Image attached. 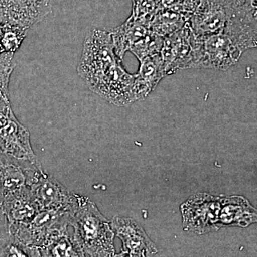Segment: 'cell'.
<instances>
[{"instance_id":"8","label":"cell","mask_w":257,"mask_h":257,"mask_svg":"<svg viewBox=\"0 0 257 257\" xmlns=\"http://www.w3.org/2000/svg\"><path fill=\"white\" fill-rule=\"evenodd\" d=\"M45 173L40 161L17 158L0 151V195L30 187Z\"/></svg>"},{"instance_id":"23","label":"cell","mask_w":257,"mask_h":257,"mask_svg":"<svg viewBox=\"0 0 257 257\" xmlns=\"http://www.w3.org/2000/svg\"><path fill=\"white\" fill-rule=\"evenodd\" d=\"M164 3L169 5H183L186 11L192 13L197 8L200 0H163Z\"/></svg>"},{"instance_id":"7","label":"cell","mask_w":257,"mask_h":257,"mask_svg":"<svg viewBox=\"0 0 257 257\" xmlns=\"http://www.w3.org/2000/svg\"><path fill=\"white\" fill-rule=\"evenodd\" d=\"M29 187L40 210L73 214L78 207L80 196L45 172Z\"/></svg>"},{"instance_id":"12","label":"cell","mask_w":257,"mask_h":257,"mask_svg":"<svg viewBox=\"0 0 257 257\" xmlns=\"http://www.w3.org/2000/svg\"><path fill=\"white\" fill-rule=\"evenodd\" d=\"M243 52L257 48V0H246L236 7L224 30Z\"/></svg>"},{"instance_id":"22","label":"cell","mask_w":257,"mask_h":257,"mask_svg":"<svg viewBox=\"0 0 257 257\" xmlns=\"http://www.w3.org/2000/svg\"><path fill=\"white\" fill-rule=\"evenodd\" d=\"M163 5V0H133L131 16L149 27L152 18Z\"/></svg>"},{"instance_id":"24","label":"cell","mask_w":257,"mask_h":257,"mask_svg":"<svg viewBox=\"0 0 257 257\" xmlns=\"http://www.w3.org/2000/svg\"><path fill=\"white\" fill-rule=\"evenodd\" d=\"M7 223L6 217H5V214H3V211L0 209V231L4 227L5 224Z\"/></svg>"},{"instance_id":"10","label":"cell","mask_w":257,"mask_h":257,"mask_svg":"<svg viewBox=\"0 0 257 257\" xmlns=\"http://www.w3.org/2000/svg\"><path fill=\"white\" fill-rule=\"evenodd\" d=\"M52 0H0V23L28 30L52 12Z\"/></svg>"},{"instance_id":"1","label":"cell","mask_w":257,"mask_h":257,"mask_svg":"<svg viewBox=\"0 0 257 257\" xmlns=\"http://www.w3.org/2000/svg\"><path fill=\"white\" fill-rule=\"evenodd\" d=\"M77 72L92 92L111 104L121 106L136 101L135 74L126 72L115 53L110 32L95 29L88 34Z\"/></svg>"},{"instance_id":"6","label":"cell","mask_w":257,"mask_h":257,"mask_svg":"<svg viewBox=\"0 0 257 257\" xmlns=\"http://www.w3.org/2000/svg\"><path fill=\"white\" fill-rule=\"evenodd\" d=\"M197 37L200 41L201 68L227 70L237 63L244 52L234 37L225 31Z\"/></svg>"},{"instance_id":"3","label":"cell","mask_w":257,"mask_h":257,"mask_svg":"<svg viewBox=\"0 0 257 257\" xmlns=\"http://www.w3.org/2000/svg\"><path fill=\"white\" fill-rule=\"evenodd\" d=\"M72 216L67 213L40 210L29 224H8V229L20 242L40 250L68 230Z\"/></svg>"},{"instance_id":"4","label":"cell","mask_w":257,"mask_h":257,"mask_svg":"<svg viewBox=\"0 0 257 257\" xmlns=\"http://www.w3.org/2000/svg\"><path fill=\"white\" fill-rule=\"evenodd\" d=\"M160 54L166 76L180 69L200 68V43L188 23L178 31L164 37Z\"/></svg>"},{"instance_id":"20","label":"cell","mask_w":257,"mask_h":257,"mask_svg":"<svg viewBox=\"0 0 257 257\" xmlns=\"http://www.w3.org/2000/svg\"><path fill=\"white\" fill-rule=\"evenodd\" d=\"M164 45V37L150 32L130 50L139 61L148 56L160 53Z\"/></svg>"},{"instance_id":"5","label":"cell","mask_w":257,"mask_h":257,"mask_svg":"<svg viewBox=\"0 0 257 257\" xmlns=\"http://www.w3.org/2000/svg\"><path fill=\"white\" fill-rule=\"evenodd\" d=\"M221 197L198 193L181 206L184 228L198 234L217 231Z\"/></svg>"},{"instance_id":"25","label":"cell","mask_w":257,"mask_h":257,"mask_svg":"<svg viewBox=\"0 0 257 257\" xmlns=\"http://www.w3.org/2000/svg\"><path fill=\"white\" fill-rule=\"evenodd\" d=\"M231 1H232V3H234L235 6L238 7L242 5L243 3L246 1V0H231Z\"/></svg>"},{"instance_id":"9","label":"cell","mask_w":257,"mask_h":257,"mask_svg":"<svg viewBox=\"0 0 257 257\" xmlns=\"http://www.w3.org/2000/svg\"><path fill=\"white\" fill-rule=\"evenodd\" d=\"M235 8L231 0H200L189 19V27L198 37L224 31Z\"/></svg>"},{"instance_id":"15","label":"cell","mask_w":257,"mask_h":257,"mask_svg":"<svg viewBox=\"0 0 257 257\" xmlns=\"http://www.w3.org/2000/svg\"><path fill=\"white\" fill-rule=\"evenodd\" d=\"M221 197L218 229L231 226L245 228L257 223V209L247 199L240 196Z\"/></svg>"},{"instance_id":"19","label":"cell","mask_w":257,"mask_h":257,"mask_svg":"<svg viewBox=\"0 0 257 257\" xmlns=\"http://www.w3.org/2000/svg\"><path fill=\"white\" fill-rule=\"evenodd\" d=\"M40 251L41 256H84L68 230Z\"/></svg>"},{"instance_id":"18","label":"cell","mask_w":257,"mask_h":257,"mask_svg":"<svg viewBox=\"0 0 257 257\" xmlns=\"http://www.w3.org/2000/svg\"><path fill=\"white\" fill-rule=\"evenodd\" d=\"M189 18L178 8L162 6L152 18L149 29L161 37H167L183 28Z\"/></svg>"},{"instance_id":"13","label":"cell","mask_w":257,"mask_h":257,"mask_svg":"<svg viewBox=\"0 0 257 257\" xmlns=\"http://www.w3.org/2000/svg\"><path fill=\"white\" fill-rule=\"evenodd\" d=\"M0 151L17 158L39 162L32 150L28 128L19 122L13 111L0 127Z\"/></svg>"},{"instance_id":"2","label":"cell","mask_w":257,"mask_h":257,"mask_svg":"<svg viewBox=\"0 0 257 257\" xmlns=\"http://www.w3.org/2000/svg\"><path fill=\"white\" fill-rule=\"evenodd\" d=\"M70 226L73 228L74 241L83 256H116L115 234L111 222L89 198L80 196L78 207L71 218Z\"/></svg>"},{"instance_id":"17","label":"cell","mask_w":257,"mask_h":257,"mask_svg":"<svg viewBox=\"0 0 257 257\" xmlns=\"http://www.w3.org/2000/svg\"><path fill=\"white\" fill-rule=\"evenodd\" d=\"M115 53L120 60H122L126 52L130 50L142 39L144 38L150 29L143 22L134 18L130 15V18L112 30H109Z\"/></svg>"},{"instance_id":"14","label":"cell","mask_w":257,"mask_h":257,"mask_svg":"<svg viewBox=\"0 0 257 257\" xmlns=\"http://www.w3.org/2000/svg\"><path fill=\"white\" fill-rule=\"evenodd\" d=\"M0 209L10 225L29 224L40 211L29 187L3 197Z\"/></svg>"},{"instance_id":"16","label":"cell","mask_w":257,"mask_h":257,"mask_svg":"<svg viewBox=\"0 0 257 257\" xmlns=\"http://www.w3.org/2000/svg\"><path fill=\"white\" fill-rule=\"evenodd\" d=\"M140 62L135 74L134 94L137 101L145 99L166 77L165 65L160 53L145 57Z\"/></svg>"},{"instance_id":"21","label":"cell","mask_w":257,"mask_h":257,"mask_svg":"<svg viewBox=\"0 0 257 257\" xmlns=\"http://www.w3.org/2000/svg\"><path fill=\"white\" fill-rule=\"evenodd\" d=\"M26 31L18 27L0 23V44L4 52L15 53L20 48Z\"/></svg>"},{"instance_id":"11","label":"cell","mask_w":257,"mask_h":257,"mask_svg":"<svg viewBox=\"0 0 257 257\" xmlns=\"http://www.w3.org/2000/svg\"><path fill=\"white\" fill-rule=\"evenodd\" d=\"M110 222L114 234L122 242L121 252L117 256H152L156 254V246L136 221L116 216Z\"/></svg>"}]
</instances>
